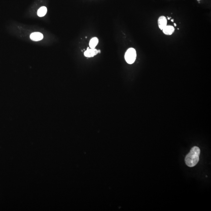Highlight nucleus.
Masks as SVG:
<instances>
[{"label": "nucleus", "mask_w": 211, "mask_h": 211, "mask_svg": "<svg viewBox=\"0 0 211 211\" xmlns=\"http://www.w3.org/2000/svg\"><path fill=\"white\" fill-rule=\"evenodd\" d=\"M200 154V149L199 147L197 146L192 147L185 158L186 165L190 167L196 166L199 160Z\"/></svg>", "instance_id": "obj_1"}, {"label": "nucleus", "mask_w": 211, "mask_h": 211, "mask_svg": "<svg viewBox=\"0 0 211 211\" xmlns=\"http://www.w3.org/2000/svg\"><path fill=\"white\" fill-rule=\"evenodd\" d=\"M136 57V53L135 50L134 48H131L127 51L125 54V60L128 64H132L134 63L135 61Z\"/></svg>", "instance_id": "obj_2"}, {"label": "nucleus", "mask_w": 211, "mask_h": 211, "mask_svg": "<svg viewBox=\"0 0 211 211\" xmlns=\"http://www.w3.org/2000/svg\"><path fill=\"white\" fill-rule=\"evenodd\" d=\"M98 53V50L95 48H89L87 49L84 53L85 56L88 58L93 57Z\"/></svg>", "instance_id": "obj_3"}, {"label": "nucleus", "mask_w": 211, "mask_h": 211, "mask_svg": "<svg viewBox=\"0 0 211 211\" xmlns=\"http://www.w3.org/2000/svg\"><path fill=\"white\" fill-rule=\"evenodd\" d=\"M44 38L43 34L39 32H35L32 33L30 35L31 39L35 41H38L43 39Z\"/></svg>", "instance_id": "obj_4"}, {"label": "nucleus", "mask_w": 211, "mask_h": 211, "mask_svg": "<svg viewBox=\"0 0 211 211\" xmlns=\"http://www.w3.org/2000/svg\"><path fill=\"white\" fill-rule=\"evenodd\" d=\"M167 20L164 16H161L158 20V24L159 27L161 29H163L167 26Z\"/></svg>", "instance_id": "obj_5"}, {"label": "nucleus", "mask_w": 211, "mask_h": 211, "mask_svg": "<svg viewBox=\"0 0 211 211\" xmlns=\"http://www.w3.org/2000/svg\"><path fill=\"white\" fill-rule=\"evenodd\" d=\"M174 27L171 26H167L163 29V32L166 35H171L174 31Z\"/></svg>", "instance_id": "obj_6"}, {"label": "nucleus", "mask_w": 211, "mask_h": 211, "mask_svg": "<svg viewBox=\"0 0 211 211\" xmlns=\"http://www.w3.org/2000/svg\"><path fill=\"white\" fill-rule=\"evenodd\" d=\"M98 42H99V40L97 37H94L92 38L90 40V43H89L90 47L91 48H95V47L98 44Z\"/></svg>", "instance_id": "obj_7"}, {"label": "nucleus", "mask_w": 211, "mask_h": 211, "mask_svg": "<svg viewBox=\"0 0 211 211\" xmlns=\"http://www.w3.org/2000/svg\"><path fill=\"white\" fill-rule=\"evenodd\" d=\"M47 12V8L45 6L42 7L38 10L37 14L39 17H44L46 15Z\"/></svg>", "instance_id": "obj_8"}, {"label": "nucleus", "mask_w": 211, "mask_h": 211, "mask_svg": "<svg viewBox=\"0 0 211 211\" xmlns=\"http://www.w3.org/2000/svg\"><path fill=\"white\" fill-rule=\"evenodd\" d=\"M98 53H101V51L99 50H98Z\"/></svg>", "instance_id": "obj_9"}, {"label": "nucleus", "mask_w": 211, "mask_h": 211, "mask_svg": "<svg viewBox=\"0 0 211 211\" xmlns=\"http://www.w3.org/2000/svg\"><path fill=\"white\" fill-rule=\"evenodd\" d=\"M174 26H176V24H175V23H174Z\"/></svg>", "instance_id": "obj_10"}, {"label": "nucleus", "mask_w": 211, "mask_h": 211, "mask_svg": "<svg viewBox=\"0 0 211 211\" xmlns=\"http://www.w3.org/2000/svg\"><path fill=\"white\" fill-rule=\"evenodd\" d=\"M171 21L173 22H174L173 19V20H171Z\"/></svg>", "instance_id": "obj_11"}, {"label": "nucleus", "mask_w": 211, "mask_h": 211, "mask_svg": "<svg viewBox=\"0 0 211 211\" xmlns=\"http://www.w3.org/2000/svg\"><path fill=\"white\" fill-rule=\"evenodd\" d=\"M168 20H169V19H170V18H168Z\"/></svg>", "instance_id": "obj_12"}]
</instances>
